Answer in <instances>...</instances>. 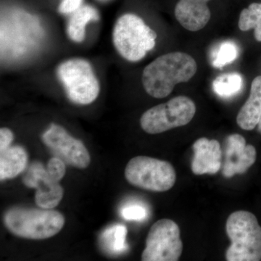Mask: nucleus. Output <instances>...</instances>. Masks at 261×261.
I'll return each mask as SVG.
<instances>
[{"instance_id": "obj_1", "label": "nucleus", "mask_w": 261, "mask_h": 261, "mask_svg": "<svg viewBox=\"0 0 261 261\" xmlns=\"http://www.w3.org/2000/svg\"><path fill=\"white\" fill-rule=\"evenodd\" d=\"M197 70V63L190 55L181 51L168 53L145 67L142 84L149 95L162 99L172 92L176 84L191 80Z\"/></svg>"}, {"instance_id": "obj_2", "label": "nucleus", "mask_w": 261, "mask_h": 261, "mask_svg": "<svg viewBox=\"0 0 261 261\" xmlns=\"http://www.w3.org/2000/svg\"><path fill=\"white\" fill-rule=\"evenodd\" d=\"M6 228L15 236L29 240H45L61 231L65 218L53 209L11 207L4 215Z\"/></svg>"}, {"instance_id": "obj_3", "label": "nucleus", "mask_w": 261, "mask_h": 261, "mask_svg": "<svg viewBox=\"0 0 261 261\" xmlns=\"http://www.w3.org/2000/svg\"><path fill=\"white\" fill-rule=\"evenodd\" d=\"M226 228L231 241L226 251V260H261V226L255 215L248 211H235L228 218Z\"/></svg>"}, {"instance_id": "obj_4", "label": "nucleus", "mask_w": 261, "mask_h": 261, "mask_svg": "<svg viewBox=\"0 0 261 261\" xmlns=\"http://www.w3.org/2000/svg\"><path fill=\"white\" fill-rule=\"evenodd\" d=\"M157 34L135 14L122 15L113 29V44L126 61L137 62L155 46Z\"/></svg>"}, {"instance_id": "obj_5", "label": "nucleus", "mask_w": 261, "mask_h": 261, "mask_svg": "<svg viewBox=\"0 0 261 261\" xmlns=\"http://www.w3.org/2000/svg\"><path fill=\"white\" fill-rule=\"evenodd\" d=\"M57 74L68 99L75 104H91L99 95V82L86 60L73 58L63 62L58 66Z\"/></svg>"}, {"instance_id": "obj_6", "label": "nucleus", "mask_w": 261, "mask_h": 261, "mask_svg": "<svg viewBox=\"0 0 261 261\" xmlns=\"http://www.w3.org/2000/svg\"><path fill=\"white\" fill-rule=\"evenodd\" d=\"M125 177L128 183L142 190L166 192L176 183L174 168L167 161L137 156L130 159L125 168Z\"/></svg>"}, {"instance_id": "obj_7", "label": "nucleus", "mask_w": 261, "mask_h": 261, "mask_svg": "<svg viewBox=\"0 0 261 261\" xmlns=\"http://www.w3.org/2000/svg\"><path fill=\"white\" fill-rule=\"evenodd\" d=\"M195 113L193 101L185 96H178L146 111L141 117L140 125L147 134L158 135L188 124Z\"/></svg>"}, {"instance_id": "obj_8", "label": "nucleus", "mask_w": 261, "mask_h": 261, "mask_svg": "<svg viewBox=\"0 0 261 261\" xmlns=\"http://www.w3.org/2000/svg\"><path fill=\"white\" fill-rule=\"evenodd\" d=\"M182 251L183 243L177 224L172 220L163 219L149 229L142 260L176 261Z\"/></svg>"}, {"instance_id": "obj_9", "label": "nucleus", "mask_w": 261, "mask_h": 261, "mask_svg": "<svg viewBox=\"0 0 261 261\" xmlns=\"http://www.w3.org/2000/svg\"><path fill=\"white\" fill-rule=\"evenodd\" d=\"M44 145L67 164L84 169L90 164L91 157L82 141L70 135L63 127L53 123L42 135Z\"/></svg>"}, {"instance_id": "obj_10", "label": "nucleus", "mask_w": 261, "mask_h": 261, "mask_svg": "<svg viewBox=\"0 0 261 261\" xmlns=\"http://www.w3.org/2000/svg\"><path fill=\"white\" fill-rule=\"evenodd\" d=\"M23 182L29 188L36 189V204L42 208H54L63 199V187L49 176L41 163L34 162L29 166Z\"/></svg>"}, {"instance_id": "obj_11", "label": "nucleus", "mask_w": 261, "mask_h": 261, "mask_svg": "<svg viewBox=\"0 0 261 261\" xmlns=\"http://www.w3.org/2000/svg\"><path fill=\"white\" fill-rule=\"evenodd\" d=\"M256 156L255 147L247 145L243 136L238 134L228 136L226 140L223 175L230 178L246 172L255 163Z\"/></svg>"}, {"instance_id": "obj_12", "label": "nucleus", "mask_w": 261, "mask_h": 261, "mask_svg": "<svg viewBox=\"0 0 261 261\" xmlns=\"http://www.w3.org/2000/svg\"><path fill=\"white\" fill-rule=\"evenodd\" d=\"M192 149V170L195 175L215 174L221 169L222 152L217 140L202 137L195 141Z\"/></svg>"}, {"instance_id": "obj_13", "label": "nucleus", "mask_w": 261, "mask_h": 261, "mask_svg": "<svg viewBox=\"0 0 261 261\" xmlns=\"http://www.w3.org/2000/svg\"><path fill=\"white\" fill-rule=\"evenodd\" d=\"M210 0H179L175 8V16L184 28L197 32L204 28L211 17L207 3Z\"/></svg>"}, {"instance_id": "obj_14", "label": "nucleus", "mask_w": 261, "mask_h": 261, "mask_svg": "<svg viewBox=\"0 0 261 261\" xmlns=\"http://www.w3.org/2000/svg\"><path fill=\"white\" fill-rule=\"evenodd\" d=\"M261 113V75L252 81L250 97L240 109L237 123L244 130H251L258 123Z\"/></svg>"}, {"instance_id": "obj_15", "label": "nucleus", "mask_w": 261, "mask_h": 261, "mask_svg": "<svg viewBox=\"0 0 261 261\" xmlns=\"http://www.w3.org/2000/svg\"><path fill=\"white\" fill-rule=\"evenodd\" d=\"M28 154L20 146L10 147L0 152V179H10L18 176L25 169Z\"/></svg>"}, {"instance_id": "obj_16", "label": "nucleus", "mask_w": 261, "mask_h": 261, "mask_svg": "<svg viewBox=\"0 0 261 261\" xmlns=\"http://www.w3.org/2000/svg\"><path fill=\"white\" fill-rule=\"evenodd\" d=\"M99 13L89 5L81 7L72 15L67 27L68 37L75 42H83L85 38V27L89 22L98 20Z\"/></svg>"}, {"instance_id": "obj_17", "label": "nucleus", "mask_w": 261, "mask_h": 261, "mask_svg": "<svg viewBox=\"0 0 261 261\" xmlns=\"http://www.w3.org/2000/svg\"><path fill=\"white\" fill-rule=\"evenodd\" d=\"M127 228L124 225L116 224L107 228L101 235V243L108 252L120 254L126 251Z\"/></svg>"}, {"instance_id": "obj_18", "label": "nucleus", "mask_w": 261, "mask_h": 261, "mask_svg": "<svg viewBox=\"0 0 261 261\" xmlns=\"http://www.w3.org/2000/svg\"><path fill=\"white\" fill-rule=\"evenodd\" d=\"M239 28L243 32L254 29L255 39L261 42V3H252L241 12Z\"/></svg>"}, {"instance_id": "obj_19", "label": "nucleus", "mask_w": 261, "mask_h": 261, "mask_svg": "<svg viewBox=\"0 0 261 261\" xmlns=\"http://www.w3.org/2000/svg\"><path fill=\"white\" fill-rule=\"evenodd\" d=\"M243 77L238 73L219 75L213 82V89L218 95L224 98L232 97L243 87Z\"/></svg>"}, {"instance_id": "obj_20", "label": "nucleus", "mask_w": 261, "mask_h": 261, "mask_svg": "<svg viewBox=\"0 0 261 261\" xmlns=\"http://www.w3.org/2000/svg\"><path fill=\"white\" fill-rule=\"evenodd\" d=\"M238 49L232 42H224L219 44L213 55L212 65L215 68H221L237 59Z\"/></svg>"}, {"instance_id": "obj_21", "label": "nucleus", "mask_w": 261, "mask_h": 261, "mask_svg": "<svg viewBox=\"0 0 261 261\" xmlns=\"http://www.w3.org/2000/svg\"><path fill=\"white\" fill-rule=\"evenodd\" d=\"M121 215L127 221H142L148 216V211L146 206L135 202L123 206Z\"/></svg>"}, {"instance_id": "obj_22", "label": "nucleus", "mask_w": 261, "mask_h": 261, "mask_svg": "<svg viewBox=\"0 0 261 261\" xmlns=\"http://www.w3.org/2000/svg\"><path fill=\"white\" fill-rule=\"evenodd\" d=\"M47 171L48 174L55 181L59 182L64 177L66 172L65 163L58 157L51 158L47 163Z\"/></svg>"}, {"instance_id": "obj_23", "label": "nucleus", "mask_w": 261, "mask_h": 261, "mask_svg": "<svg viewBox=\"0 0 261 261\" xmlns=\"http://www.w3.org/2000/svg\"><path fill=\"white\" fill-rule=\"evenodd\" d=\"M83 0H63L59 6V11L62 14H70L80 9Z\"/></svg>"}, {"instance_id": "obj_24", "label": "nucleus", "mask_w": 261, "mask_h": 261, "mask_svg": "<svg viewBox=\"0 0 261 261\" xmlns=\"http://www.w3.org/2000/svg\"><path fill=\"white\" fill-rule=\"evenodd\" d=\"M13 140L14 135L12 130L8 128H2L0 129V152L9 148Z\"/></svg>"}, {"instance_id": "obj_25", "label": "nucleus", "mask_w": 261, "mask_h": 261, "mask_svg": "<svg viewBox=\"0 0 261 261\" xmlns=\"http://www.w3.org/2000/svg\"><path fill=\"white\" fill-rule=\"evenodd\" d=\"M257 128H258L259 132L261 134V113L260 116V119H259L258 123H257Z\"/></svg>"}, {"instance_id": "obj_26", "label": "nucleus", "mask_w": 261, "mask_h": 261, "mask_svg": "<svg viewBox=\"0 0 261 261\" xmlns=\"http://www.w3.org/2000/svg\"><path fill=\"white\" fill-rule=\"evenodd\" d=\"M102 1H106V0H102Z\"/></svg>"}]
</instances>
